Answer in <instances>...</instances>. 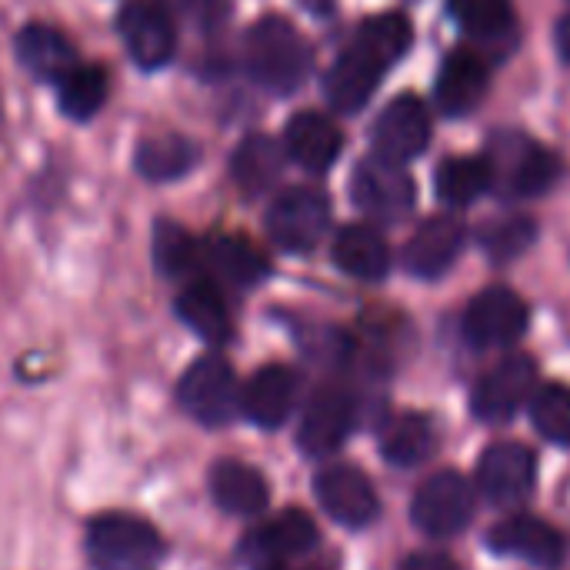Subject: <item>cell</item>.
Here are the masks:
<instances>
[{
    "mask_svg": "<svg viewBox=\"0 0 570 570\" xmlns=\"http://www.w3.org/2000/svg\"><path fill=\"white\" fill-rule=\"evenodd\" d=\"M17 60H20L30 73L43 77V80H50V83H60V80L80 63L77 47L70 43V37L60 33V30L50 27V23H27V27L17 33Z\"/></svg>",
    "mask_w": 570,
    "mask_h": 570,
    "instance_id": "23",
    "label": "cell"
},
{
    "mask_svg": "<svg viewBox=\"0 0 570 570\" xmlns=\"http://www.w3.org/2000/svg\"><path fill=\"white\" fill-rule=\"evenodd\" d=\"M334 264L357 281H381L391 271L387 240L367 224H347L334 240Z\"/></svg>",
    "mask_w": 570,
    "mask_h": 570,
    "instance_id": "26",
    "label": "cell"
},
{
    "mask_svg": "<svg viewBox=\"0 0 570 570\" xmlns=\"http://www.w3.org/2000/svg\"><path fill=\"white\" fill-rule=\"evenodd\" d=\"M531 311L521 294L511 287H488L481 291L464 314V334L474 347H508L524 337Z\"/></svg>",
    "mask_w": 570,
    "mask_h": 570,
    "instance_id": "12",
    "label": "cell"
},
{
    "mask_svg": "<svg viewBox=\"0 0 570 570\" xmlns=\"http://www.w3.org/2000/svg\"><path fill=\"white\" fill-rule=\"evenodd\" d=\"M284 157H287V150H281L277 140L254 134V137L240 140L237 150L230 154V177L247 197L267 194L284 174Z\"/></svg>",
    "mask_w": 570,
    "mask_h": 570,
    "instance_id": "25",
    "label": "cell"
},
{
    "mask_svg": "<svg viewBox=\"0 0 570 570\" xmlns=\"http://www.w3.org/2000/svg\"><path fill=\"white\" fill-rule=\"evenodd\" d=\"M538 481V461L524 444L514 441H501L491 444L481 454L478 464V491L498 504V508H514L521 501H528V494L534 491Z\"/></svg>",
    "mask_w": 570,
    "mask_h": 570,
    "instance_id": "14",
    "label": "cell"
},
{
    "mask_svg": "<svg viewBox=\"0 0 570 570\" xmlns=\"http://www.w3.org/2000/svg\"><path fill=\"white\" fill-rule=\"evenodd\" d=\"M538 391V364L528 354H511L494 364L471 391V411L484 424H508Z\"/></svg>",
    "mask_w": 570,
    "mask_h": 570,
    "instance_id": "9",
    "label": "cell"
},
{
    "mask_svg": "<svg viewBox=\"0 0 570 570\" xmlns=\"http://www.w3.org/2000/svg\"><path fill=\"white\" fill-rule=\"evenodd\" d=\"M484 160L491 167V184H498L508 197H538L561 177L558 154L524 134L498 137V144H491V157Z\"/></svg>",
    "mask_w": 570,
    "mask_h": 570,
    "instance_id": "4",
    "label": "cell"
},
{
    "mask_svg": "<svg viewBox=\"0 0 570 570\" xmlns=\"http://www.w3.org/2000/svg\"><path fill=\"white\" fill-rule=\"evenodd\" d=\"M317 538L321 534H317L314 518L301 508H287L244 541V554L250 558V568L254 564H287L291 558L314 551Z\"/></svg>",
    "mask_w": 570,
    "mask_h": 570,
    "instance_id": "17",
    "label": "cell"
},
{
    "mask_svg": "<svg viewBox=\"0 0 570 570\" xmlns=\"http://www.w3.org/2000/svg\"><path fill=\"white\" fill-rule=\"evenodd\" d=\"M197 164V144L180 134H154L144 137L134 150V167L140 177L154 184H167L184 177Z\"/></svg>",
    "mask_w": 570,
    "mask_h": 570,
    "instance_id": "28",
    "label": "cell"
},
{
    "mask_svg": "<svg viewBox=\"0 0 570 570\" xmlns=\"http://www.w3.org/2000/svg\"><path fill=\"white\" fill-rule=\"evenodd\" d=\"M314 498L324 508L327 518H334L341 528H367L381 514L377 491L371 478L354 464H331L314 474Z\"/></svg>",
    "mask_w": 570,
    "mask_h": 570,
    "instance_id": "11",
    "label": "cell"
},
{
    "mask_svg": "<svg viewBox=\"0 0 570 570\" xmlns=\"http://www.w3.org/2000/svg\"><path fill=\"white\" fill-rule=\"evenodd\" d=\"M120 40L130 60L144 70L167 67L177 50V27L160 0H130L117 17Z\"/></svg>",
    "mask_w": 570,
    "mask_h": 570,
    "instance_id": "10",
    "label": "cell"
},
{
    "mask_svg": "<svg viewBox=\"0 0 570 570\" xmlns=\"http://www.w3.org/2000/svg\"><path fill=\"white\" fill-rule=\"evenodd\" d=\"M438 197L451 207L474 204L484 190H491V167L484 157H451L438 167Z\"/></svg>",
    "mask_w": 570,
    "mask_h": 570,
    "instance_id": "30",
    "label": "cell"
},
{
    "mask_svg": "<svg viewBox=\"0 0 570 570\" xmlns=\"http://www.w3.org/2000/svg\"><path fill=\"white\" fill-rule=\"evenodd\" d=\"M307 7H314V10H327L331 7V0H304Z\"/></svg>",
    "mask_w": 570,
    "mask_h": 570,
    "instance_id": "38",
    "label": "cell"
},
{
    "mask_svg": "<svg viewBox=\"0 0 570 570\" xmlns=\"http://www.w3.org/2000/svg\"><path fill=\"white\" fill-rule=\"evenodd\" d=\"M554 40H558V50H561L564 63H570V13H568V17H561V23H558V33H554Z\"/></svg>",
    "mask_w": 570,
    "mask_h": 570,
    "instance_id": "37",
    "label": "cell"
},
{
    "mask_svg": "<svg viewBox=\"0 0 570 570\" xmlns=\"http://www.w3.org/2000/svg\"><path fill=\"white\" fill-rule=\"evenodd\" d=\"M244 63L257 87L271 94H294L307 80L314 57L304 33L291 20L271 13L250 23L244 37Z\"/></svg>",
    "mask_w": 570,
    "mask_h": 570,
    "instance_id": "2",
    "label": "cell"
},
{
    "mask_svg": "<svg viewBox=\"0 0 570 570\" xmlns=\"http://www.w3.org/2000/svg\"><path fill=\"white\" fill-rule=\"evenodd\" d=\"M401 570H461V564L454 558L441 554V551H421V554H411L401 564Z\"/></svg>",
    "mask_w": 570,
    "mask_h": 570,
    "instance_id": "36",
    "label": "cell"
},
{
    "mask_svg": "<svg viewBox=\"0 0 570 570\" xmlns=\"http://www.w3.org/2000/svg\"><path fill=\"white\" fill-rule=\"evenodd\" d=\"M407 47H411V23L404 13L371 17L357 30L351 47L337 57V63L327 70L324 94L331 107L341 114L361 110L377 90L384 70H391L404 57Z\"/></svg>",
    "mask_w": 570,
    "mask_h": 570,
    "instance_id": "1",
    "label": "cell"
},
{
    "mask_svg": "<svg viewBox=\"0 0 570 570\" xmlns=\"http://www.w3.org/2000/svg\"><path fill=\"white\" fill-rule=\"evenodd\" d=\"M204 261L234 287H254L267 277V257L247 237H217L204 250Z\"/></svg>",
    "mask_w": 570,
    "mask_h": 570,
    "instance_id": "29",
    "label": "cell"
},
{
    "mask_svg": "<svg viewBox=\"0 0 570 570\" xmlns=\"http://www.w3.org/2000/svg\"><path fill=\"white\" fill-rule=\"evenodd\" d=\"M297 404V374L284 364L261 367L244 387H240V411L257 428H281L294 414Z\"/></svg>",
    "mask_w": 570,
    "mask_h": 570,
    "instance_id": "19",
    "label": "cell"
},
{
    "mask_svg": "<svg viewBox=\"0 0 570 570\" xmlns=\"http://www.w3.org/2000/svg\"><path fill=\"white\" fill-rule=\"evenodd\" d=\"M474 504H478V491L464 474L438 471L414 491L411 521L428 538H454L471 524Z\"/></svg>",
    "mask_w": 570,
    "mask_h": 570,
    "instance_id": "6",
    "label": "cell"
},
{
    "mask_svg": "<svg viewBox=\"0 0 570 570\" xmlns=\"http://www.w3.org/2000/svg\"><path fill=\"white\" fill-rule=\"evenodd\" d=\"M354 417H357V401L347 387H337V384L321 387L307 401V411L297 428L301 451L311 458H327L341 451L347 434L354 431Z\"/></svg>",
    "mask_w": 570,
    "mask_h": 570,
    "instance_id": "13",
    "label": "cell"
},
{
    "mask_svg": "<svg viewBox=\"0 0 570 570\" xmlns=\"http://www.w3.org/2000/svg\"><path fill=\"white\" fill-rule=\"evenodd\" d=\"M488 80H491V70H488V60L478 50H468V47L451 50L448 60L441 63V73H438V107H441V114H448V117L471 114L484 100Z\"/></svg>",
    "mask_w": 570,
    "mask_h": 570,
    "instance_id": "20",
    "label": "cell"
},
{
    "mask_svg": "<svg viewBox=\"0 0 570 570\" xmlns=\"http://www.w3.org/2000/svg\"><path fill=\"white\" fill-rule=\"evenodd\" d=\"M351 197L364 214L377 220H401L404 214L414 210L417 187L414 177L404 170V164L371 154L367 160L357 164L351 177Z\"/></svg>",
    "mask_w": 570,
    "mask_h": 570,
    "instance_id": "8",
    "label": "cell"
},
{
    "mask_svg": "<svg viewBox=\"0 0 570 570\" xmlns=\"http://www.w3.org/2000/svg\"><path fill=\"white\" fill-rule=\"evenodd\" d=\"M451 13L474 37H498L514 23L511 0H451Z\"/></svg>",
    "mask_w": 570,
    "mask_h": 570,
    "instance_id": "34",
    "label": "cell"
},
{
    "mask_svg": "<svg viewBox=\"0 0 570 570\" xmlns=\"http://www.w3.org/2000/svg\"><path fill=\"white\" fill-rule=\"evenodd\" d=\"M371 140H374V154H381L387 160L407 164V160L421 157L431 140V114L421 104V97H414V94L394 97L377 114Z\"/></svg>",
    "mask_w": 570,
    "mask_h": 570,
    "instance_id": "15",
    "label": "cell"
},
{
    "mask_svg": "<svg viewBox=\"0 0 570 570\" xmlns=\"http://www.w3.org/2000/svg\"><path fill=\"white\" fill-rule=\"evenodd\" d=\"M210 498L224 514L257 518L271 504V484L257 468L224 458L210 468Z\"/></svg>",
    "mask_w": 570,
    "mask_h": 570,
    "instance_id": "22",
    "label": "cell"
},
{
    "mask_svg": "<svg viewBox=\"0 0 570 570\" xmlns=\"http://www.w3.org/2000/svg\"><path fill=\"white\" fill-rule=\"evenodd\" d=\"M331 224V200L317 187H287L267 210V234L281 250L307 254L321 244Z\"/></svg>",
    "mask_w": 570,
    "mask_h": 570,
    "instance_id": "7",
    "label": "cell"
},
{
    "mask_svg": "<svg viewBox=\"0 0 570 570\" xmlns=\"http://www.w3.org/2000/svg\"><path fill=\"white\" fill-rule=\"evenodd\" d=\"M60 110L73 120H90L107 100V73L97 63H77L57 83Z\"/></svg>",
    "mask_w": 570,
    "mask_h": 570,
    "instance_id": "32",
    "label": "cell"
},
{
    "mask_svg": "<svg viewBox=\"0 0 570 570\" xmlns=\"http://www.w3.org/2000/svg\"><path fill=\"white\" fill-rule=\"evenodd\" d=\"M488 544L494 554L518 558V561H528L534 568H558L564 551H568L561 531H554L548 521L531 518V514H514V518L501 521L488 534Z\"/></svg>",
    "mask_w": 570,
    "mask_h": 570,
    "instance_id": "16",
    "label": "cell"
},
{
    "mask_svg": "<svg viewBox=\"0 0 570 570\" xmlns=\"http://www.w3.org/2000/svg\"><path fill=\"white\" fill-rule=\"evenodd\" d=\"M531 424L534 431L558 444L570 448V387L568 384H544L531 394Z\"/></svg>",
    "mask_w": 570,
    "mask_h": 570,
    "instance_id": "33",
    "label": "cell"
},
{
    "mask_svg": "<svg viewBox=\"0 0 570 570\" xmlns=\"http://www.w3.org/2000/svg\"><path fill=\"white\" fill-rule=\"evenodd\" d=\"M154 261H157V271L167 274V277H190L200 271L204 264V250L200 244L174 220H160L154 227Z\"/></svg>",
    "mask_w": 570,
    "mask_h": 570,
    "instance_id": "31",
    "label": "cell"
},
{
    "mask_svg": "<svg viewBox=\"0 0 570 570\" xmlns=\"http://www.w3.org/2000/svg\"><path fill=\"white\" fill-rule=\"evenodd\" d=\"M177 401L194 421L207 428L234 421V414L240 411V384L234 367L220 354L197 357L177 384Z\"/></svg>",
    "mask_w": 570,
    "mask_h": 570,
    "instance_id": "5",
    "label": "cell"
},
{
    "mask_svg": "<svg viewBox=\"0 0 570 570\" xmlns=\"http://www.w3.org/2000/svg\"><path fill=\"white\" fill-rule=\"evenodd\" d=\"M284 150L294 164H301L304 170H331L344 150V137L337 130V124L324 114L304 110L294 114L284 127Z\"/></svg>",
    "mask_w": 570,
    "mask_h": 570,
    "instance_id": "21",
    "label": "cell"
},
{
    "mask_svg": "<svg viewBox=\"0 0 570 570\" xmlns=\"http://www.w3.org/2000/svg\"><path fill=\"white\" fill-rule=\"evenodd\" d=\"M534 240V224L528 217H511L504 224H494V227H484L481 234V244L488 250V257L494 261H511L518 254H524Z\"/></svg>",
    "mask_w": 570,
    "mask_h": 570,
    "instance_id": "35",
    "label": "cell"
},
{
    "mask_svg": "<svg viewBox=\"0 0 570 570\" xmlns=\"http://www.w3.org/2000/svg\"><path fill=\"white\" fill-rule=\"evenodd\" d=\"M464 237H468V230L458 217H451V214L428 217L404 247V267L414 277L434 281L451 271V264L458 261V254L464 247Z\"/></svg>",
    "mask_w": 570,
    "mask_h": 570,
    "instance_id": "18",
    "label": "cell"
},
{
    "mask_svg": "<svg viewBox=\"0 0 570 570\" xmlns=\"http://www.w3.org/2000/svg\"><path fill=\"white\" fill-rule=\"evenodd\" d=\"M87 558L94 570H160L164 538L137 514L107 511L87 524Z\"/></svg>",
    "mask_w": 570,
    "mask_h": 570,
    "instance_id": "3",
    "label": "cell"
},
{
    "mask_svg": "<svg viewBox=\"0 0 570 570\" xmlns=\"http://www.w3.org/2000/svg\"><path fill=\"white\" fill-rule=\"evenodd\" d=\"M438 448V428L428 414H397L381 434V458L401 471L424 464Z\"/></svg>",
    "mask_w": 570,
    "mask_h": 570,
    "instance_id": "27",
    "label": "cell"
},
{
    "mask_svg": "<svg viewBox=\"0 0 570 570\" xmlns=\"http://www.w3.org/2000/svg\"><path fill=\"white\" fill-rule=\"evenodd\" d=\"M177 317L207 344H224L230 341V311L224 294L217 291V284H210L207 277H194L187 281V287L177 294Z\"/></svg>",
    "mask_w": 570,
    "mask_h": 570,
    "instance_id": "24",
    "label": "cell"
}]
</instances>
